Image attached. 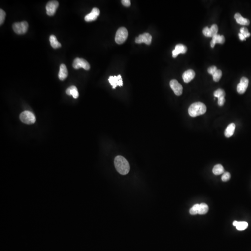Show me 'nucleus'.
I'll list each match as a JSON object with an SVG mask.
<instances>
[{
    "mask_svg": "<svg viewBox=\"0 0 251 251\" xmlns=\"http://www.w3.org/2000/svg\"><path fill=\"white\" fill-rule=\"evenodd\" d=\"M121 3L124 6L128 7L131 5V2L130 0H122Z\"/></svg>",
    "mask_w": 251,
    "mask_h": 251,
    "instance_id": "72a5a7b5",
    "label": "nucleus"
},
{
    "mask_svg": "<svg viewBox=\"0 0 251 251\" xmlns=\"http://www.w3.org/2000/svg\"><path fill=\"white\" fill-rule=\"evenodd\" d=\"M231 174L229 172H225L223 174L222 176V179L223 182H228L230 179Z\"/></svg>",
    "mask_w": 251,
    "mask_h": 251,
    "instance_id": "7c9ffc66",
    "label": "nucleus"
},
{
    "mask_svg": "<svg viewBox=\"0 0 251 251\" xmlns=\"http://www.w3.org/2000/svg\"><path fill=\"white\" fill-rule=\"evenodd\" d=\"M222 73L220 70L218 69L216 72L213 75V80L215 82H218L219 81L220 78H222Z\"/></svg>",
    "mask_w": 251,
    "mask_h": 251,
    "instance_id": "b1692460",
    "label": "nucleus"
},
{
    "mask_svg": "<svg viewBox=\"0 0 251 251\" xmlns=\"http://www.w3.org/2000/svg\"><path fill=\"white\" fill-rule=\"evenodd\" d=\"M187 47L183 44H179L175 46V49L173 51L172 56L173 58L176 57L179 54H185L187 52Z\"/></svg>",
    "mask_w": 251,
    "mask_h": 251,
    "instance_id": "ddd939ff",
    "label": "nucleus"
},
{
    "mask_svg": "<svg viewBox=\"0 0 251 251\" xmlns=\"http://www.w3.org/2000/svg\"><path fill=\"white\" fill-rule=\"evenodd\" d=\"M170 86L176 95L177 96L182 95V93L183 87L182 85L179 84L177 80H171L170 82Z\"/></svg>",
    "mask_w": 251,
    "mask_h": 251,
    "instance_id": "1a4fd4ad",
    "label": "nucleus"
},
{
    "mask_svg": "<svg viewBox=\"0 0 251 251\" xmlns=\"http://www.w3.org/2000/svg\"><path fill=\"white\" fill-rule=\"evenodd\" d=\"M239 36L240 37V40H241V41H244V40H246V38H245L244 35H242L241 33H239Z\"/></svg>",
    "mask_w": 251,
    "mask_h": 251,
    "instance_id": "f704fd0d",
    "label": "nucleus"
},
{
    "mask_svg": "<svg viewBox=\"0 0 251 251\" xmlns=\"http://www.w3.org/2000/svg\"><path fill=\"white\" fill-rule=\"evenodd\" d=\"M249 80L247 78L243 77L240 79V83L237 85V92L240 94H243L246 92L248 87Z\"/></svg>",
    "mask_w": 251,
    "mask_h": 251,
    "instance_id": "9d476101",
    "label": "nucleus"
},
{
    "mask_svg": "<svg viewBox=\"0 0 251 251\" xmlns=\"http://www.w3.org/2000/svg\"><path fill=\"white\" fill-rule=\"evenodd\" d=\"M49 41H50V45L54 49L60 48L62 47L61 43L58 41L57 37L54 35H50L49 37Z\"/></svg>",
    "mask_w": 251,
    "mask_h": 251,
    "instance_id": "aec40b11",
    "label": "nucleus"
},
{
    "mask_svg": "<svg viewBox=\"0 0 251 251\" xmlns=\"http://www.w3.org/2000/svg\"><path fill=\"white\" fill-rule=\"evenodd\" d=\"M66 92L68 95H72L75 99L79 97V93L77 87L75 86H71L67 88Z\"/></svg>",
    "mask_w": 251,
    "mask_h": 251,
    "instance_id": "a211bd4d",
    "label": "nucleus"
},
{
    "mask_svg": "<svg viewBox=\"0 0 251 251\" xmlns=\"http://www.w3.org/2000/svg\"><path fill=\"white\" fill-rule=\"evenodd\" d=\"M238 223V222H237V221H234V222H233V225H234V226H235V227H236V226L237 225Z\"/></svg>",
    "mask_w": 251,
    "mask_h": 251,
    "instance_id": "c9c22d12",
    "label": "nucleus"
},
{
    "mask_svg": "<svg viewBox=\"0 0 251 251\" xmlns=\"http://www.w3.org/2000/svg\"><path fill=\"white\" fill-rule=\"evenodd\" d=\"M128 33L127 30L125 27L119 28L116 32L115 41L118 44H123L128 37Z\"/></svg>",
    "mask_w": 251,
    "mask_h": 251,
    "instance_id": "7ed1b4c3",
    "label": "nucleus"
},
{
    "mask_svg": "<svg viewBox=\"0 0 251 251\" xmlns=\"http://www.w3.org/2000/svg\"><path fill=\"white\" fill-rule=\"evenodd\" d=\"M248 224L247 222H238L236 228L238 230L243 231L247 228Z\"/></svg>",
    "mask_w": 251,
    "mask_h": 251,
    "instance_id": "5701e85b",
    "label": "nucleus"
},
{
    "mask_svg": "<svg viewBox=\"0 0 251 251\" xmlns=\"http://www.w3.org/2000/svg\"><path fill=\"white\" fill-rule=\"evenodd\" d=\"M99 10L97 8H93L92 11L90 13L85 16V20L86 22H91L95 21L99 15Z\"/></svg>",
    "mask_w": 251,
    "mask_h": 251,
    "instance_id": "f8f14e48",
    "label": "nucleus"
},
{
    "mask_svg": "<svg viewBox=\"0 0 251 251\" xmlns=\"http://www.w3.org/2000/svg\"><path fill=\"white\" fill-rule=\"evenodd\" d=\"M207 111V107L203 103L200 102L194 103L191 105L188 109V113L191 117H195L205 114Z\"/></svg>",
    "mask_w": 251,
    "mask_h": 251,
    "instance_id": "f03ea898",
    "label": "nucleus"
},
{
    "mask_svg": "<svg viewBox=\"0 0 251 251\" xmlns=\"http://www.w3.org/2000/svg\"><path fill=\"white\" fill-rule=\"evenodd\" d=\"M210 29L212 37L217 34L218 32V27L216 24L213 25Z\"/></svg>",
    "mask_w": 251,
    "mask_h": 251,
    "instance_id": "bb28decb",
    "label": "nucleus"
},
{
    "mask_svg": "<svg viewBox=\"0 0 251 251\" xmlns=\"http://www.w3.org/2000/svg\"><path fill=\"white\" fill-rule=\"evenodd\" d=\"M109 81L112 86L113 89L116 88L117 86L121 87L123 86V81L121 75H119L118 76H110Z\"/></svg>",
    "mask_w": 251,
    "mask_h": 251,
    "instance_id": "9b49d317",
    "label": "nucleus"
},
{
    "mask_svg": "<svg viewBox=\"0 0 251 251\" xmlns=\"http://www.w3.org/2000/svg\"><path fill=\"white\" fill-rule=\"evenodd\" d=\"M235 129V125L234 123H231L228 126L225 131V135L227 137H230L234 134Z\"/></svg>",
    "mask_w": 251,
    "mask_h": 251,
    "instance_id": "6ab92c4d",
    "label": "nucleus"
},
{
    "mask_svg": "<svg viewBox=\"0 0 251 251\" xmlns=\"http://www.w3.org/2000/svg\"><path fill=\"white\" fill-rule=\"evenodd\" d=\"M240 32L241 34H242V35H244V36H245L246 38L249 37L250 36V35H251V34H250V33L248 31V30L247 29H246V28H244V27L241 28L240 29Z\"/></svg>",
    "mask_w": 251,
    "mask_h": 251,
    "instance_id": "cd10ccee",
    "label": "nucleus"
},
{
    "mask_svg": "<svg viewBox=\"0 0 251 251\" xmlns=\"http://www.w3.org/2000/svg\"><path fill=\"white\" fill-rule=\"evenodd\" d=\"M59 7V2L57 1L48 2L46 6L47 14L49 16H53L56 14Z\"/></svg>",
    "mask_w": 251,
    "mask_h": 251,
    "instance_id": "0eeeda50",
    "label": "nucleus"
},
{
    "mask_svg": "<svg viewBox=\"0 0 251 251\" xmlns=\"http://www.w3.org/2000/svg\"><path fill=\"white\" fill-rule=\"evenodd\" d=\"M195 76V73L192 69H188L185 71L182 75V78L185 83L190 82Z\"/></svg>",
    "mask_w": 251,
    "mask_h": 251,
    "instance_id": "4468645a",
    "label": "nucleus"
},
{
    "mask_svg": "<svg viewBox=\"0 0 251 251\" xmlns=\"http://www.w3.org/2000/svg\"><path fill=\"white\" fill-rule=\"evenodd\" d=\"M68 75V71L67 67L64 64H62L60 67L59 73L58 74V77L61 81H64L66 79Z\"/></svg>",
    "mask_w": 251,
    "mask_h": 251,
    "instance_id": "dca6fc26",
    "label": "nucleus"
},
{
    "mask_svg": "<svg viewBox=\"0 0 251 251\" xmlns=\"http://www.w3.org/2000/svg\"><path fill=\"white\" fill-rule=\"evenodd\" d=\"M202 32H203V35L205 36L208 37H212L211 33V31H210V29L208 27H206L204 28Z\"/></svg>",
    "mask_w": 251,
    "mask_h": 251,
    "instance_id": "c756f323",
    "label": "nucleus"
},
{
    "mask_svg": "<svg viewBox=\"0 0 251 251\" xmlns=\"http://www.w3.org/2000/svg\"><path fill=\"white\" fill-rule=\"evenodd\" d=\"M225 103V99L224 97L218 98V105L219 106H222Z\"/></svg>",
    "mask_w": 251,
    "mask_h": 251,
    "instance_id": "473e14b6",
    "label": "nucleus"
},
{
    "mask_svg": "<svg viewBox=\"0 0 251 251\" xmlns=\"http://www.w3.org/2000/svg\"><path fill=\"white\" fill-rule=\"evenodd\" d=\"M208 206L206 203H202L199 205V212L198 214L202 215L207 213L208 212Z\"/></svg>",
    "mask_w": 251,
    "mask_h": 251,
    "instance_id": "4be33fe9",
    "label": "nucleus"
},
{
    "mask_svg": "<svg viewBox=\"0 0 251 251\" xmlns=\"http://www.w3.org/2000/svg\"><path fill=\"white\" fill-rule=\"evenodd\" d=\"M20 119L23 123L26 124H34L36 121L34 114L29 111H25L21 113Z\"/></svg>",
    "mask_w": 251,
    "mask_h": 251,
    "instance_id": "20e7f679",
    "label": "nucleus"
},
{
    "mask_svg": "<svg viewBox=\"0 0 251 251\" xmlns=\"http://www.w3.org/2000/svg\"><path fill=\"white\" fill-rule=\"evenodd\" d=\"M29 24L26 21L20 23H14L13 25V29L16 34L23 35L25 34L28 31Z\"/></svg>",
    "mask_w": 251,
    "mask_h": 251,
    "instance_id": "39448f33",
    "label": "nucleus"
},
{
    "mask_svg": "<svg viewBox=\"0 0 251 251\" xmlns=\"http://www.w3.org/2000/svg\"><path fill=\"white\" fill-rule=\"evenodd\" d=\"M213 172L215 175H220L224 173V168L221 164H217L213 167Z\"/></svg>",
    "mask_w": 251,
    "mask_h": 251,
    "instance_id": "412c9836",
    "label": "nucleus"
},
{
    "mask_svg": "<svg viewBox=\"0 0 251 251\" xmlns=\"http://www.w3.org/2000/svg\"><path fill=\"white\" fill-rule=\"evenodd\" d=\"M73 67L75 69L83 68L84 69L88 70L90 69V66L89 63L83 58H76L74 60L73 63Z\"/></svg>",
    "mask_w": 251,
    "mask_h": 251,
    "instance_id": "423d86ee",
    "label": "nucleus"
},
{
    "mask_svg": "<svg viewBox=\"0 0 251 251\" xmlns=\"http://www.w3.org/2000/svg\"><path fill=\"white\" fill-rule=\"evenodd\" d=\"M152 37L150 34L148 33H145L142 35H139L138 37L135 39V42L138 44L145 43L147 45H150L152 42Z\"/></svg>",
    "mask_w": 251,
    "mask_h": 251,
    "instance_id": "6e6552de",
    "label": "nucleus"
},
{
    "mask_svg": "<svg viewBox=\"0 0 251 251\" xmlns=\"http://www.w3.org/2000/svg\"><path fill=\"white\" fill-rule=\"evenodd\" d=\"M5 17V12L4 11L3 9H1L0 10V24L1 25H2L4 23Z\"/></svg>",
    "mask_w": 251,
    "mask_h": 251,
    "instance_id": "c85d7f7f",
    "label": "nucleus"
},
{
    "mask_svg": "<svg viewBox=\"0 0 251 251\" xmlns=\"http://www.w3.org/2000/svg\"><path fill=\"white\" fill-rule=\"evenodd\" d=\"M217 68L215 66H212V67H209L207 69L208 73L210 74V75H213V74L216 72V71L217 70Z\"/></svg>",
    "mask_w": 251,
    "mask_h": 251,
    "instance_id": "2f4dec72",
    "label": "nucleus"
},
{
    "mask_svg": "<svg viewBox=\"0 0 251 251\" xmlns=\"http://www.w3.org/2000/svg\"><path fill=\"white\" fill-rule=\"evenodd\" d=\"M213 39L211 41L210 45L211 47L212 48L214 47V46L216 43H219V44H223L225 41V38L223 35H220L217 34L214 36L212 37Z\"/></svg>",
    "mask_w": 251,
    "mask_h": 251,
    "instance_id": "2eb2a0df",
    "label": "nucleus"
},
{
    "mask_svg": "<svg viewBox=\"0 0 251 251\" xmlns=\"http://www.w3.org/2000/svg\"><path fill=\"white\" fill-rule=\"evenodd\" d=\"M199 205L200 204H196L194 206L190 209V213L192 215H195L198 214L199 212Z\"/></svg>",
    "mask_w": 251,
    "mask_h": 251,
    "instance_id": "a878e982",
    "label": "nucleus"
},
{
    "mask_svg": "<svg viewBox=\"0 0 251 251\" xmlns=\"http://www.w3.org/2000/svg\"><path fill=\"white\" fill-rule=\"evenodd\" d=\"M234 18L238 23L243 25H248L250 24V21L247 19L244 18L239 13H236L234 15Z\"/></svg>",
    "mask_w": 251,
    "mask_h": 251,
    "instance_id": "f3484780",
    "label": "nucleus"
},
{
    "mask_svg": "<svg viewBox=\"0 0 251 251\" xmlns=\"http://www.w3.org/2000/svg\"><path fill=\"white\" fill-rule=\"evenodd\" d=\"M115 167L117 172L121 175H126L129 173L130 166L126 159L123 156L118 155L114 161Z\"/></svg>",
    "mask_w": 251,
    "mask_h": 251,
    "instance_id": "f257e3e1",
    "label": "nucleus"
},
{
    "mask_svg": "<svg viewBox=\"0 0 251 251\" xmlns=\"http://www.w3.org/2000/svg\"><path fill=\"white\" fill-rule=\"evenodd\" d=\"M213 94H214V96L215 97L218 98L222 97H225V95L224 90L222 89H220V88L218 89L217 90L214 91Z\"/></svg>",
    "mask_w": 251,
    "mask_h": 251,
    "instance_id": "393cba45",
    "label": "nucleus"
}]
</instances>
